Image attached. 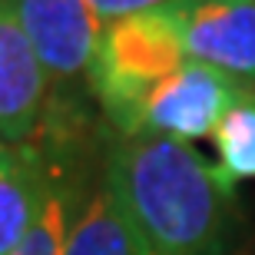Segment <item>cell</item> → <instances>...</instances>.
Here are the masks:
<instances>
[{
    "label": "cell",
    "instance_id": "1",
    "mask_svg": "<svg viewBox=\"0 0 255 255\" xmlns=\"http://www.w3.org/2000/svg\"><path fill=\"white\" fill-rule=\"evenodd\" d=\"M103 166L139 255H229L239 226L232 186L189 142L106 126Z\"/></svg>",
    "mask_w": 255,
    "mask_h": 255
},
{
    "label": "cell",
    "instance_id": "2",
    "mask_svg": "<svg viewBox=\"0 0 255 255\" xmlns=\"http://www.w3.org/2000/svg\"><path fill=\"white\" fill-rule=\"evenodd\" d=\"M186 47L169 10H139L103 27V40L90 70L93 93L106 126L132 136L142 100L186 63Z\"/></svg>",
    "mask_w": 255,
    "mask_h": 255
},
{
    "label": "cell",
    "instance_id": "3",
    "mask_svg": "<svg viewBox=\"0 0 255 255\" xmlns=\"http://www.w3.org/2000/svg\"><path fill=\"white\" fill-rule=\"evenodd\" d=\"M37 50L50 83V100H93L90 70L103 40V20L90 0H10Z\"/></svg>",
    "mask_w": 255,
    "mask_h": 255
},
{
    "label": "cell",
    "instance_id": "4",
    "mask_svg": "<svg viewBox=\"0 0 255 255\" xmlns=\"http://www.w3.org/2000/svg\"><path fill=\"white\" fill-rule=\"evenodd\" d=\"M239 90L242 86L222 70L186 60L142 100L136 132H156L179 142L206 139L216 132L226 110L236 103Z\"/></svg>",
    "mask_w": 255,
    "mask_h": 255
},
{
    "label": "cell",
    "instance_id": "5",
    "mask_svg": "<svg viewBox=\"0 0 255 255\" xmlns=\"http://www.w3.org/2000/svg\"><path fill=\"white\" fill-rule=\"evenodd\" d=\"M166 10L186 57L255 90V0H176Z\"/></svg>",
    "mask_w": 255,
    "mask_h": 255
},
{
    "label": "cell",
    "instance_id": "6",
    "mask_svg": "<svg viewBox=\"0 0 255 255\" xmlns=\"http://www.w3.org/2000/svg\"><path fill=\"white\" fill-rule=\"evenodd\" d=\"M50 103V83L10 0H0V142L37 136Z\"/></svg>",
    "mask_w": 255,
    "mask_h": 255
},
{
    "label": "cell",
    "instance_id": "7",
    "mask_svg": "<svg viewBox=\"0 0 255 255\" xmlns=\"http://www.w3.org/2000/svg\"><path fill=\"white\" fill-rule=\"evenodd\" d=\"M106 132V123H103ZM103 132L86 152L76 179L73 216L66 229L63 255H139L136 236L123 216V206L116 199L113 186L106 179L103 166Z\"/></svg>",
    "mask_w": 255,
    "mask_h": 255
},
{
    "label": "cell",
    "instance_id": "8",
    "mask_svg": "<svg viewBox=\"0 0 255 255\" xmlns=\"http://www.w3.org/2000/svg\"><path fill=\"white\" fill-rule=\"evenodd\" d=\"M103 126L93 132H86L83 139L73 142V149L66 152V162L60 169L53 189H50V199L40 219L33 222L23 242L10 255H63V242H66V229H70V216H73V199H76V179H80V166H83L86 152L93 149V142L100 139Z\"/></svg>",
    "mask_w": 255,
    "mask_h": 255
},
{
    "label": "cell",
    "instance_id": "9",
    "mask_svg": "<svg viewBox=\"0 0 255 255\" xmlns=\"http://www.w3.org/2000/svg\"><path fill=\"white\" fill-rule=\"evenodd\" d=\"M212 142L219 156V172L226 176L229 186H236L239 179H255V90L249 86L239 90L236 103L219 120Z\"/></svg>",
    "mask_w": 255,
    "mask_h": 255
},
{
    "label": "cell",
    "instance_id": "10",
    "mask_svg": "<svg viewBox=\"0 0 255 255\" xmlns=\"http://www.w3.org/2000/svg\"><path fill=\"white\" fill-rule=\"evenodd\" d=\"M93 10L100 13L103 23H113L120 17H129V13H139V10H156L166 7V3H176V0H90Z\"/></svg>",
    "mask_w": 255,
    "mask_h": 255
}]
</instances>
